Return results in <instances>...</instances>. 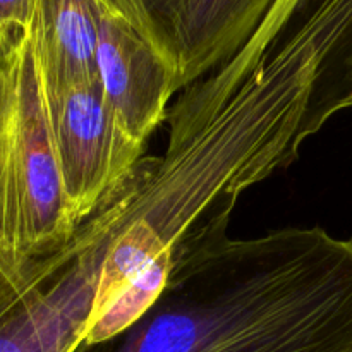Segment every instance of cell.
Listing matches in <instances>:
<instances>
[{
	"instance_id": "2",
	"label": "cell",
	"mask_w": 352,
	"mask_h": 352,
	"mask_svg": "<svg viewBox=\"0 0 352 352\" xmlns=\"http://www.w3.org/2000/svg\"><path fill=\"white\" fill-rule=\"evenodd\" d=\"M74 232L26 31L0 47V234L28 261L62 250Z\"/></svg>"
},
{
	"instance_id": "8",
	"label": "cell",
	"mask_w": 352,
	"mask_h": 352,
	"mask_svg": "<svg viewBox=\"0 0 352 352\" xmlns=\"http://www.w3.org/2000/svg\"><path fill=\"white\" fill-rule=\"evenodd\" d=\"M36 0H0V45H7L33 24Z\"/></svg>"
},
{
	"instance_id": "1",
	"label": "cell",
	"mask_w": 352,
	"mask_h": 352,
	"mask_svg": "<svg viewBox=\"0 0 352 352\" xmlns=\"http://www.w3.org/2000/svg\"><path fill=\"white\" fill-rule=\"evenodd\" d=\"M352 237L287 227L181 244L164 291L129 329L74 352H344Z\"/></svg>"
},
{
	"instance_id": "10",
	"label": "cell",
	"mask_w": 352,
	"mask_h": 352,
	"mask_svg": "<svg viewBox=\"0 0 352 352\" xmlns=\"http://www.w3.org/2000/svg\"><path fill=\"white\" fill-rule=\"evenodd\" d=\"M28 261H30V260H28ZM24 263H26V261L17 260L16 254L10 251L9 244L6 243L3 236L0 234V270L6 272V274H12V272L19 270V268L23 267Z\"/></svg>"
},
{
	"instance_id": "3",
	"label": "cell",
	"mask_w": 352,
	"mask_h": 352,
	"mask_svg": "<svg viewBox=\"0 0 352 352\" xmlns=\"http://www.w3.org/2000/svg\"><path fill=\"white\" fill-rule=\"evenodd\" d=\"M43 86L62 188L78 229L133 175L144 144L120 126L98 76Z\"/></svg>"
},
{
	"instance_id": "9",
	"label": "cell",
	"mask_w": 352,
	"mask_h": 352,
	"mask_svg": "<svg viewBox=\"0 0 352 352\" xmlns=\"http://www.w3.org/2000/svg\"><path fill=\"white\" fill-rule=\"evenodd\" d=\"M301 0H277L274 3V7L270 9V12L267 14V17L263 19V24L267 23V26L278 28L292 16V12L296 10V7L299 6Z\"/></svg>"
},
{
	"instance_id": "5",
	"label": "cell",
	"mask_w": 352,
	"mask_h": 352,
	"mask_svg": "<svg viewBox=\"0 0 352 352\" xmlns=\"http://www.w3.org/2000/svg\"><path fill=\"white\" fill-rule=\"evenodd\" d=\"M96 76L103 95L127 134L144 144L167 119L177 89L174 69L109 0H96Z\"/></svg>"
},
{
	"instance_id": "11",
	"label": "cell",
	"mask_w": 352,
	"mask_h": 352,
	"mask_svg": "<svg viewBox=\"0 0 352 352\" xmlns=\"http://www.w3.org/2000/svg\"><path fill=\"white\" fill-rule=\"evenodd\" d=\"M344 352H352V346H351V347H347V349L344 351Z\"/></svg>"
},
{
	"instance_id": "7",
	"label": "cell",
	"mask_w": 352,
	"mask_h": 352,
	"mask_svg": "<svg viewBox=\"0 0 352 352\" xmlns=\"http://www.w3.org/2000/svg\"><path fill=\"white\" fill-rule=\"evenodd\" d=\"M30 36L45 85L96 78V0H36Z\"/></svg>"
},
{
	"instance_id": "4",
	"label": "cell",
	"mask_w": 352,
	"mask_h": 352,
	"mask_svg": "<svg viewBox=\"0 0 352 352\" xmlns=\"http://www.w3.org/2000/svg\"><path fill=\"white\" fill-rule=\"evenodd\" d=\"M174 69L186 89L232 58L277 0H109Z\"/></svg>"
},
{
	"instance_id": "6",
	"label": "cell",
	"mask_w": 352,
	"mask_h": 352,
	"mask_svg": "<svg viewBox=\"0 0 352 352\" xmlns=\"http://www.w3.org/2000/svg\"><path fill=\"white\" fill-rule=\"evenodd\" d=\"M89 323L91 315L47 256L12 274L0 270V352H74Z\"/></svg>"
}]
</instances>
